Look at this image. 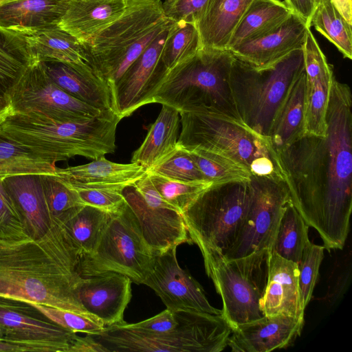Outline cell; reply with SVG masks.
Here are the masks:
<instances>
[{
    "instance_id": "cell-50",
    "label": "cell",
    "mask_w": 352,
    "mask_h": 352,
    "mask_svg": "<svg viewBox=\"0 0 352 352\" xmlns=\"http://www.w3.org/2000/svg\"><path fill=\"white\" fill-rule=\"evenodd\" d=\"M284 3L310 28V21L316 8L314 0H285Z\"/></svg>"
},
{
    "instance_id": "cell-3",
    "label": "cell",
    "mask_w": 352,
    "mask_h": 352,
    "mask_svg": "<svg viewBox=\"0 0 352 352\" xmlns=\"http://www.w3.org/2000/svg\"><path fill=\"white\" fill-rule=\"evenodd\" d=\"M179 112L180 147L228 157L247 168L252 176L284 181L278 153L270 138L254 131L239 117L204 104Z\"/></svg>"
},
{
    "instance_id": "cell-2",
    "label": "cell",
    "mask_w": 352,
    "mask_h": 352,
    "mask_svg": "<svg viewBox=\"0 0 352 352\" xmlns=\"http://www.w3.org/2000/svg\"><path fill=\"white\" fill-rule=\"evenodd\" d=\"M79 257L55 219L39 239L0 241V295L90 314L74 294Z\"/></svg>"
},
{
    "instance_id": "cell-57",
    "label": "cell",
    "mask_w": 352,
    "mask_h": 352,
    "mask_svg": "<svg viewBox=\"0 0 352 352\" xmlns=\"http://www.w3.org/2000/svg\"><path fill=\"white\" fill-rule=\"evenodd\" d=\"M323 0H314L316 6Z\"/></svg>"
},
{
    "instance_id": "cell-16",
    "label": "cell",
    "mask_w": 352,
    "mask_h": 352,
    "mask_svg": "<svg viewBox=\"0 0 352 352\" xmlns=\"http://www.w3.org/2000/svg\"><path fill=\"white\" fill-rule=\"evenodd\" d=\"M177 247L156 254L153 268L143 284L151 288L166 309L221 314L212 307L200 284L177 261Z\"/></svg>"
},
{
    "instance_id": "cell-47",
    "label": "cell",
    "mask_w": 352,
    "mask_h": 352,
    "mask_svg": "<svg viewBox=\"0 0 352 352\" xmlns=\"http://www.w3.org/2000/svg\"><path fill=\"white\" fill-rule=\"evenodd\" d=\"M190 311H173L166 309L160 314L145 320L124 324L131 329L151 333H165L179 327Z\"/></svg>"
},
{
    "instance_id": "cell-5",
    "label": "cell",
    "mask_w": 352,
    "mask_h": 352,
    "mask_svg": "<svg viewBox=\"0 0 352 352\" xmlns=\"http://www.w3.org/2000/svg\"><path fill=\"white\" fill-rule=\"evenodd\" d=\"M233 59L228 50L201 48L165 74L151 103L179 111L204 104L239 117L230 88Z\"/></svg>"
},
{
    "instance_id": "cell-53",
    "label": "cell",
    "mask_w": 352,
    "mask_h": 352,
    "mask_svg": "<svg viewBox=\"0 0 352 352\" xmlns=\"http://www.w3.org/2000/svg\"><path fill=\"white\" fill-rule=\"evenodd\" d=\"M12 113L10 101L7 94L0 90V122Z\"/></svg>"
},
{
    "instance_id": "cell-12",
    "label": "cell",
    "mask_w": 352,
    "mask_h": 352,
    "mask_svg": "<svg viewBox=\"0 0 352 352\" xmlns=\"http://www.w3.org/2000/svg\"><path fill=\"white\" fill-rule=\"evenodd\" d=\"M8 96L12 113L56 120H82L111 112H103L66 93L47 75L40 62L26 69Z\"/></svg>"
},
{
    "instance_id": "cell-51",
    "label": "cell",
    "mask_w": 352,
    "mask_h": 352,
    "mask_svg": "<svg viewBox=\"0 0 352 352\" xmlns=\"http://www.w3.org/2000/svg\"><path fill=\"white\" fill-rule=\"evenodd\" d=\"M67 352H103L100 346L89 334L85 337L76 336L72 341Z\"/></svg>"
},
{
    "instance_id": "cell-17",
    "label": "cell",
    "mask_w": 352,
    "mask_h": 352,
    "mask_svg": "<svg viewBox=\"0 0 352 352\" xmlns=\"http://www.w3.org/2000/svg\"><path fill=\"white\" fill-rule=\"evenodd\" d=\"M131 280L123 274L106 273L80 276L74 294L86 311L105 327L124 323V313L131 298Z\"/></svg>"
},
{
    "instance_id": "cell-18",
    "label": "cell",
    "mask_w": 352,
    "mask_h": 352,
    "mask_svg": "<svg viewBox=\"0 0 352 352\" xmlns=\"http://www.w3.org/2000/svg\"><path fill=\"white\" fill-rule=\"evenodd\" d=\"M305 73V135H326V115L335 76L331 65L308 30L302 47Z\"/></svg>"
},
{
    "instance_id": "cell-6",
    "label": "cell",
    "mask_w": 352,
    "mask_h": 352,
    "mask_svg": "<svg viewBox=\"0 0 352 352\" xmlns=\"http://www.w3.org/2000/svg\"><path fill=\"white\" fill-rule=\"evenodd\" d=\"M304 70L302 48L261 69L234 56L230 88L239 118L256 132L269 138L278 110Z\"/></svg>"
},
{
    "instance_id": "cell-55",
    "label": "cell",
    "mask_w": 352,
    "mask_h": 352,
    "mask_svg": "<svg viewBox=\"0 0 352 352\" xmlns=\"http://www.w3.org/2000/svg\"><path fill=\"white\" fill-rule=\"evenodd\" d=\"M6 336V329L5 328L0 324V340H4Z\"/></svg>"
},
{
    "instance_id": "cell-45",
    "label": "cell",
    "mask_w": 352,
    "mask_h": 352,
    "mask_svg": "<svg viewBox=\"0 0 352 352\" xmlns=\"http://www.w3.org/2000/svg\"><path fill=\"white\" fill-rule=\"evenodd\" d=\"M3 178L0 177V241H20L31 239L3 184Z\"/></svg>"
},
{
    "instance_id": "cell-21",
    "label": "cell",
    "mask_w": 352,
    "mask_h": 352,
    "mask_svg": "<svg viewBox=\"0 0 352 352\" xmlns=\"http://www.w3.org/2000/svg\"><path fill=\"white\" fill-rule=\"evenodd\" d=\"M304 319L263 316L232 328L228 346L233 352H267L289 346L300 335Z\"/></svg>"
},
{
    "instance_id": "cell-24",
    "label": "cell",
    "mask_w": 352,
    "mask_h": 352,
    "mask_svg": "<svg viewBox=\"0 0 352 352\" xmlns=\"http://www.w3.org/2000/svg\"><path fill=\"white\" fill-rule=\"evenodd\" d=\"M126 2L127 0H69L58 26L87 45L121 16Z\"/></svg>"
},
{
    "instance_id": "cell-54",
    "label": "cell",
    "mask_w": 352,
    "mask_h": 352,
    "mask_svg": "<svg viewBox=\"0 0 352 352\" xmlns=\"http://www.w3.org/2000/svg\"><path fill=\"white\" fill-rule=\"evenodd\" d=\"M28 349L22 345L0 340V352H25Z\"/></svg>"
},
{
    "instance_id": "cell-23",
    "label": "cell",
    "mask_w": 352,
    "mask_h": 352,
    "mask_svg": "<svg viewBox=\"0 0 352 352\" xmlns=\"http://www.w3.org/2000/svg\"><path fill=\"white\" fill-rule=\"evenodd\" d=\"M41 175H16L3 179L23 226L33 240L44 236L54 223L46 202Z\"/></svg>"
},
{
    "instance_id": "cell-40",
    "label": "cell",
    "mask_w": 352,
    "mask_h": 352,
    "mask_svg": "<svg viewBox=\"0 0 352 352\" xmlns=\"http://www.w3.org/2000/svg\"><path fill=\"white\" fill-rule=\"evenodd\" d=\"M162 197L182 214L212 184L210 182H183L171 179L156 173L146 171Z\"/></svg>"
},
{
    "instance_id": "cell-31",
    "label": "cell",
    "mask_w": 352,
    "mask_h": 352,
    "mask_svg": "<svg viewBox=\"0 0 352 352\" xmlns=\"http://www.w3.org/2000/svg\"><path fill=\"white\" fill-rule=\"evenodd\" d=\"M305 97L304 70L291 88L272 125L269 138L276 153L305 135Z\"/></svg>"
},
{
    "instance_id": "cell-27",
    "label": "cell",
    "mask_w": 352,
    "mask_h": 352,
    "mask_svg": "<svg viewBox=\"0 0 352 352\" xmlns=\"http://www.w3.org/2000/svg\"><path fill=\"white\" fill-rule=\"evenodd\" d=\"M52 80L74 98L103 112L113 111L107 85L94 72L60 62H40Z\"/></svg>"
},
{
    "instance_id": "cell-46",
    "label": "cell",
    "mask_w": 352,
    "mask_h": 352,
    "mask_svg": "<svg viewBox=\"0 0 352 352\" xmlns=\"http://www.w3.org/2000/svg\"><path fill=\"white\" fill-rule=\"evenodd\" d=\"M73 188L78 192L85 205L91 206L108 212L116 211L126 203L122 193V190L118 188L102 187Z\"/></svg>"
},
{
    "instance_id": "cell-39",
    "label": "cell",
    "mask_w": 352,
    "mask_h": 352,
    "mask_svg": "<svg viewBox=\"0 0 352 352\" xmlns=\"http://www.w3.org/2000/svg\"><path fill=\"white\" fill-rule=\"evenodd\" d=\"M188 151L199 170L212 185L251 179L252 175L247 168L228 157L200 149Z\"/></svg>"
},
{
    "instance_id": "cell-30",
    "label": "cell",
    "mask_w": 352,
    "mask_h": 352,
    "mask_svg": "<svg viewBox=\"0 0 352 352\" xmlns=\"http://www.w3.org/2000/svg\"><path fill=\"white\" fill-rule=\"evenodd\" d=\"M69 0H16L0 5V27L23 30L58 25Z\"/></svg>"
},
{
    "instance_id": "cell-38",
    "label": "cell",
    "mask_w": 352,
    "mask_h": 352,
    "mask_svg": "<svg viewBox=\"0 0 352 352\" xmlns=\"http://www.w3.org/2000/svg\"><path fill=\"white\" fill-rule=\"evenodd\" d=\"M201 48L200 36L195 23L174 22L169 29L161 57L166 73L193 56Z\"/></svg>"
},
{
    "instance_id": "cell-8",
    "label": "cell",
    "mask_w": 352,
    "mask_h": 352,
    "mask_svg": "<svg viewBox=\"0 0 352 352\" xmlns=\"http://www.w3.org/2000/svg\"><path fill=\"white\" fill-rule=\"evenodd\" d=\"M155 258V253L126 202L110 212L94 249L79 257L77 272L87 277L113 272L128 276L133 283L143 284L153 270Z\"/></svg>"
},
{
    "instance_id": "cell-1",
    "label": "cell",
    "mask_w": 352,
    "mask_h": 352,
    "mask_svg": "<svg viewBox=\"0 0 352 352\" xmlns=\"http://www.w3.org/2000/svg\"><path fill=\"white\" fill-rule=\"evenodd\" d=\"M333 79L324 136L305 135L277 153L290 201L320 234L324 248L342 249L352 210V98Z\"/></svg>"
},
{
    "instance_id": "cell-48",
    "label": "cell",
    "mask_w": 352,
    "mask_h": 352,
    "mask_svg": "<svg viewBox=\"0 0 352 352\" xmlns=\"http://www.w3.org/2000/svg\"><path fill=\"white\" fill-rule=\"evenodd\" d=\"M208 0H164L162 8L165 17L173 22L196 23Z\"/></svg>"
},
{
    "instance_id": "cell-42",
    "label": "cell",
    "mask_w": 352,
    "mask_h": 352,
    "mask_svg": "<svg viewBox=\"0 0 352 352\" xmlns=\"http://www.w3.org/2000/svg\"><path fill=\"white\" fill-rule=\"evenodd\" d=\"M147 171L183 182L208 181L194 162L188 151L179 145L173 153Z\"/></svg>"
},
{
    "instance_id": "cell-26",
    "label": "cell",
    "mask_w": 352,
    "mask_h": 352,
    "mask_svg": "<svg viewBox=\"0 0 352 352\" xmlns=\"http://www.w3.org/2000/svg\"><path fill=\"white\" fill-rule=\"evenodd\" d=\"M146 174V168L139 164L116 163L107 160L104 156L88 164L65 168L57 167L56 170V176L72 188L102 187L123 190Z\"/></svg>"
},
{
    "instance_id": "cell-49",
    "label": "cell",
    "mask_w": 352,
    "mask_h": 352,
    "mask_svg": "<svg viewBox=\"0 0 352 352\" xmlns=\"http://www.w3.org/2000/svg\"><path fill=\"white\" fill-rule=\"evenodd\" d=\"M133 185L148 206L155 208L172 209L179 212L162 197L152 183L147 173Z\"/></svg>"
},
{
    "instance_id": "cell-36",
    "label": "cell",
    "mask_w": 352,
    "mask_h": 352,
    "mask_svg": "<svg viewBox=\"0 0 352 352\" xmlns=\"http://www.w3.org/2000/svg\"><path fill=\"white\" fill-rule=\"evenodd\" d=\"M57 167L8 137L0 124V177L23 174L56 175Z\"/></svg>"
},
{
    "instance_id": "cell-9",
    "label": "cell",
    "mask_w": 352,
    "mask_h": 352,
    "mask_svg": "<svg viewBox=\"0 0 352 352\" xmlns=\"http://www.w3.org/2000/svg\"><path fill=\"white\" fill-rule=\"evenodd\" d=\"M199 250L206 272L221 297L222 315L232 329L262 318L259 304L267 284L270 251L228 260L218 251Z\"/></svg>"
},
{
    "instance_id": "cell-20",
    "label": "cell",
    "mask_w": 352,
    "mask_h": 352,
    "mask_svg": "<svg viewBox=\"0 0 352 352\" xmlns=\"http://www.w3.org/2000/svg\"><path fill=\"white\" fill-rule=\"evenodd\" d=\"M309 29L303 19L292 12L276 28L230 51L235 57L256 69L267 68L293 51L302 48Z\"/></svg>"
},
{
    "instance_id": "cell-34",
    "label": "cell",
    "mask_w": 352,
    "mask_h": 352,
    "mask_svg": "<svg viewBox=\"0 0 352 352\" xmlns=\"http://www.w3.org/2000/svg\"><path fill=\"white\" fill-rule=\"evenodd\" d=\"M34 63L23 34L0 27V90L8 94Z\"/></svg>"
},
{
    "instance_id": "cell-19",
    "label": "cell",
    "mask_w": 352,
    "mask_h": 352,
    "mask_svg": "<svg viewBox=\"0 0 352 352\" xmlns=\"http://www.w3.org/2000/svg\"><path fill=\"white\" fill-rule=\"evenodd\" d=\"M122 193L155 254L182 243H192L181 213L148 206L133 184L126 186Z\"/></svg>"
},
{
    "instance_id": "cell-14",
    "label": "cell",
    "mask_w": 352,
    "mask_h": 352,
    "mask_svg": "<svg viewBox=\"0 0 352 352\" xmlns=\"http://www.w3.org/2000/svg\"><path fill=\"white\" fill-rule=\"evenodd\" d=\"M0 324L4 341L25 346L29 351L67 352L76 333L47 318L31 302L0 295Z\"/></svg>"
},
{
    "instance_id": "cell-13",
    "label": "cell",
    "mask_w": 352,
    "mask_h": 352,
    "mask_svg": "<svg viewBox=\"0 0 352 352\" xmlns=\"http://www.w3.org/2000/svg\"><path fill=\"white\" fill-rule=\"evenodd\" d=\"M162 2L161 0H127L121 16L85 45L93 68L101 80L104 81L131 45L166 19Z\"/></svg>"
},
{
    "instance_id": "cell-32",
    "label": "cell",
    "mask_w": 352,
    "mask_h": 352,
    "mask_svg": "<svg viewBox=\"0 0 352 352\" xmlns=\"http://www.w3.org/2000/svg\"><path fill=\"white\" fill-rule=\"evenodd\" d=\"M292 10L279 0H252L233 32L227 50L255 39L280 25Z\"/></svg>"
},
{
    "instance_id": "cell-22",
    "label": "cell",
    "mask_w": 352,
    "mask_h": 352,
    "mask_svg": "<svg viewBox=\"0 0 352 352\" xmlns=\"http://www.w3.org/2000/svg\"><path fill=\"white\" fill-rule=\"evenodd\" d=\"M298 264L269 252L268 273L259 307L264 316L287 315L304 319Z\"/></svg>"
},
{
    "instance_id": "cell-7",
    "label": "cell",
    "mask_w": 352,
    "mask_h": 352,
    "mask_svg": "<svg viewBox=\"0 0 352 352\" xmlns=\"http://www.w3.org/2000/svg\"><path fill=\"white\" fill-rule=\"evenodd\" d=\"M124 323L89 335L103 352H220L228 346L232 330L222 314L193 311L179 327L169 333H146Z\"/></svg>"
},
{
    "instance_id": "cell-11",
    "label": "cell",
    "mask_w": 352,
    "mask_h": 352,
    "mask_svg": "<svg viewBox=\"0 0 352 352\" xmlns=\"http://www.w3.org/2000/svg\"><path fill=\"white\" fill-rule=\"evenodd\" d=\"M251 197L236 238L223 256L229 260L270 250L283 211L290 201L284 181L252 176Z\"/></svg>"
},
{
    "instance_id": "cell-25",
    "label": "cell",
    "mask_w": 352,
    "mask_h": 352,
    "mask_svg": "<svg viewBox=\"0 0 352 352\" xmlns=\"http://www.w3.org/2000/svg\"><path fill=\"white\" fill-rule=\"evenodd\" d=\"M16 31L25 36L36 62H60L96 73L85 46L58 25Z\"/></svg>"
},
{
    "instance_id": "cell-37",
    "label": "cell",
    "mask_w": 352,
    "mask_h": 352,
    "mask_svg": "<svg viewBox=\"0 0 352 352\" xmlns=\"http://www.w3.org/2000/svg\"><path fill=\"white\" fill-rule=\"evenodd\" d=\"M311 26L333 43L344 58H352V25L342 17L329 0H323L316 6Z\"/></svg>"
},
{
    "instance_id": "cell-15",
    "label": "cell",
    "mask_w": 352,
    "mask_h": 352,
    "mask_svg": "<svg viewBox=\"0 0 352 352\" xmlns=\"http://www.w3.org/2000/svg\"><path fill=\"white\" fill-rule=\"evenodd\" d=\"M172 25L156 37L132 63L112 91V108L121 120L151 103L156 89L166 74L161 57Z\"/></svg>"
},
{
    "instance_id": "cell-28",
    "label": "cell",
    "mask_w": 352,
    "mask_h": 352,
    "mask_svg": "<svg viewBox=\"0 0 352 352\" xmlns=\"http://www.w3.org/2000/svg\"><path fill=\"white\" fill-rule=\"evenodd\" d=\"M252 0H208L195 23L201 48L227 50L231 36Z\"/></svg>"
},
{
    "instance_id": "cell-35",
    "label": "cell",
    "mask_w": 352,
    "mask_h": 352,
    "mask_svg": "<svg viewBox=\"0 0 352 352\" xmlns=\"http://www.w3.org/2000/svg\"><path fill=\"white\" fill-rule=\"evenodd\" d=\"M309 227L289 201L279 221L270 252L298 264L305 247L310 241Z\"/></svg>"
},
{
    "instance_id": "cell-56",
    "label": "cell",
    "mask_w": 352,
    "mask_h": 352,
    "mask_svg": "<svg viewBox=\"0 0 352 352\" xmlns=\"http://www.w3.org/2000/svg\"><path fill=\"white\" fill-rule=\"evenodd\" d=\"M16 0H0V5Z\"/></svg>"
},
{
    "instance_id": "cell-43",
    "label": "cell",
    "mask_w": 352,
    "mask_h": 352,
    "mask_svg": "<svg viewBox=\"0 0 352 352\" xmlns=\"http://www.w3.org/2000/svg\"><path fill=\"white\" fill-rule=\"evenodd\" d=\"M324 247L309 242L305 247L298 264V284L302 307L305 309L318 280L319 269L324 257Z\"/></svg>"
},
{
    "instance_id": "cell-41",
    "label": "cell",
    "mask_w": 352,
    "mask_h": 352,
    "mask_svg": "<svg viewBox=\"0 0 352 352\" xmlns=\"http://www.w3.org/2000/svg\"><path fill=\"white\" fill-rule=\"evenodd\" d=\"M41 180L46 202L54 219L85 205L78 192L56 175L41 174Z\"/></svg>"
},
{
    "instance_id": "cell-10",
    "label": "cell",
    "mask_w": 352,
    "mask_h": 352,
    "mask_svg": "<svg viewBox=\"0 0 352 352\" xmlns=\"http://www.w3.org/2000/svg\"><path fill=\"white\" fill-rule=\"evenodd\" d=\"M250 197V181L212 184L182 214L192 243L224 255L236 238Z\"/></svg>"
},
{
    "instance_id": "cell-29",
    "label": "cell",
    "mask_w": 352,
    "mask_h": 352,
    "mask_svg": "<svg viewBox=\"0 0 352 352\" xmlns=\"http://www.w3.org/2000/svg\"><path fill=\"white\" fill-rule=\"evenodd\" d=\"M162 105L157 119L151 125L142 144L133 152L131 160L142 165L146 171L178 147L179 112L170 106Z\"/></svg>"
},
{
    "instance_id": "cell-33",
    "label": "cell",
    "mask_w": 352,
    "mask_h": 352,
    "mask_svg": "<svg viewBox=\"0 0 352 352\" xmlns=\"http://www.w3.org/2000/svg\"><path fill=\"white\" fill-rule=\"evenodd\" d=\"M109 214L110 212L98 208L83 205L55 220L80 256L94 249Z\"/></svg>"
},
{
    "instance_id": "cell-52",
    "label": "cell",
    "mask_w": 352,
    "mask_h": 352,
    "mask_svg": "<svg viewBox=\"0 0 352 352\" xmlns=\"http://www.w3.org/2000/svg\"><path fill=\"white\" fill-rule=\"evenodd\" d=\"M342 17L352 25V0H329Z\"/></svg>"
},
{
    "instance_id": "cell-44",
    "label": "cell",
    "mask_w": 352,
    "mask_h": 352,
    "mask_svg": "<svg viewBox=\"0 0 352 352\" xmlns=\"http://www.w3.org/2000/svg\"><path fill=\"white\" fill-rule=\"evenodd\" d=\"M32 303L50 320L76 333L97 334L102 332L105 327L101 320L90 314L64 310L46 305Z\"/></svg>"
},
{
    "instance_id": "cell-4",
    "label": "cell",
    "mask_w": 352,
    "mask_h": 352,
    "mask_svg": "<svg viewBox=\"0 0 352 352\" xmlns=\"http://www.w3.org/2000/svg\"><path fill=\"white\" fill-rule=\"evenodd\" d=\"M120 120L113 111L87 120L67 121L12 113L0 124L8 137L55 164L76 155L96 160L113 153Z\"/></svg>"
}]
</instances>
